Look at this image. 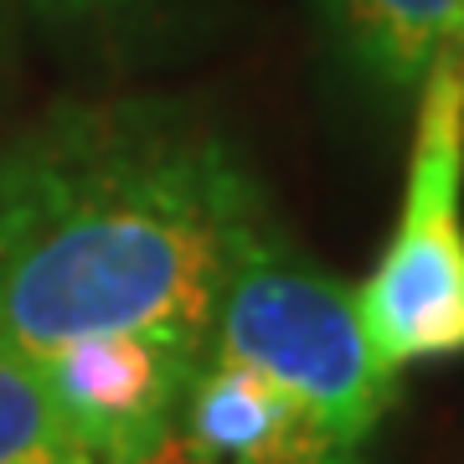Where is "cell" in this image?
<instances>
[{
	"label": "cell",
	"instance_id": "1",
	"mask_svg": "<svg viewBox=\"0 0 464 464\" xmlns=\"http://www.w3.org/2000/svg\"><path fill=\"white\" fill-rule=\"evenodd\" d=\"M264 201L217 134L166 109H88L0 145V341L212 335Z\"/></svg>",
	"mask_w": 464,
	"mask_h": 464
},
{
	"label": "cell",
	"instance_id": "2",
	"mask_svg": "<svg viewBox=\"0 0 464 464\" xmlns=\"http://www.w3.org/2000/svg\"><path fill=\"white\" fill-rule=\"evenodd\" d=\"M207 356L279 382L362 449L398 398V372L377 362L356 295L295 258L274 232H264L232 268Z\"/></svg>",
	"mask_w": 464,
	"mask_h": 464
},
{
	"label": "cell",
	"instance_id": "3",
	"mask_svg": "<svg viewBox=\"0 0 464 464\" xmlns=\"http://www.w3.org/2000/svg\"><path fill=\"white\" fill-rule=\"evenodd\" d=\"M356 304L387 372L464 356V47L418 88L402 212Z\"/></svg>",
	"mask_w": 464,
	"mask_h": 464
},
{
	"label": "cell",
	"instance_id": "4",
	"mask_svg": "<svg viewBox=\"0 0 464 464\" xmlns=\"http://www.w3.org/2000/svg\"><path fill=\"white\" fill-rule=\"evenodd\" d=\"M207 341L170 331H109L42 351L36 366L72 429L103 464H166Z\"/></svg>",
	"mask_w": 464,
	"mask_h": 464
},
{
	"label": "cell",
	"instance_id": "5",
	"mask_svg": "<svg viewBox=\"0 0 464 464\" xmlns=\"http://www.w3.org/2000/svg\"><path fill=\"white\" fill-rule=\"evenodd\" d=\"M362 444L248 366L207 356L166 464H356Z\"/></svg>",
	"mask_w": 464,
	"mask_h": 464
},
{
	"label": "cell",
	"instance_id": "6",
	"mask_svg": "<svg viewBox=\"0 0 464 464\" xmlns=\"http://www.w3.org/2000/svg\"><path fill=\"white\" fill-rule=\"evenodd\" d=\"M351 67L382 93H418L444 52L464 47V0H331Z\"/></svg>",
	"mask_w": 464,
	"mask_h": 464
},
{
	"label": "cell",
	"instance_id": "7",
	"mask_svg": "<svg viewBox=\"0 0 464 464\" xmlns=\"http://www.w3.org/2000/svg\"><path fill=\"white\" fill-rule=\"evenodd\" d=\"M0 464H103L52 398L36 356L0 341Z\"/></svg>",
	"mask_w": 464,
	"mask_h": 464
},
{
	"label": "cell",
	"instance_id": "8",
	"mask_svg": "<svg viewBox=\"0 0 464 464\" xmlns=\"http://www.w3.org/2000/svg\"><path fill=\"white\" fill-rule=\"evenodd\" d=\"M47 11H67V16H93V11H109L119 0H42Z\"/></svg>",
	"mask_w": 464,
	"mask_h": 464
}]
</instances>
